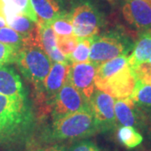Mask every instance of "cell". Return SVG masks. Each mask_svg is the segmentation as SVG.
<instances>
[{
    "instance_id": "1",
    "label": "cell",
    "mask_w": 151,
    "mask_h": 151,
    "mask_svg": "<svg viewBox=\"0 0 151 151\" xmlns=\"http://www.w3.org/2000/svg\"><path fill=\"white\" fill-rule=\"evenodd\" d=\"M34 115L27 98L0 94V146L24 139L32 129Z\"/></svg>"
},
{
    "instance_id": "2",
    "label": "cell",
    "mask_w": 151,
    "mask_h": 151,
    "mask_svg": "<svg viewBox=\"0 0 151 151\" xmlns=\"http://www.w3.org/2000/svg\"><path fill=\"white\" fill-rule=\"evenodd\" d=\"M97 131L94 115L89 108L54 120L49 137L55 141L72 140L91 136Z\"/></svg>"
},
{
    "instance_id": "3",
    "label": "cell",
    "mask_w": 151,
    "mask_h": 151,
    "mask_svg": "<svg viewBox=\"0 0 151 151\" xmlns=\"http://www.w3.org/2000/svg\"><path fill=\"white\" fill-rule=\"evenodd\" d=\"M15 63L23 76L34 85L35 91L42 86L52 66L50 58L39 45H28L19 49Z\"/></svg>"
},
{
    "instance_id": "4",
    "label": "cell",
    "mask_w": 151,
    "mask_h": 151,
    "mask_svg": "<svg viewBox=\"0 0 151 151\" xmlns=\"http://www.w3.org/2000/svg\"><path fill=\"white\" fill-rule=\"evenodd\" d=\"M71 63L68 62H55L44 80L42 86L38 90L37 97L40 103H41V112L46 113L52 109V105L56 95L64 86L69 75Z\"/></svg>"
},
{
    "instance_id": "5",
    "label": "cell",
    "mask_w": 151,
    "mask_h": 151,
    "mask_svg": "<svg viewBox=\"0 0 151 151\" xmlns=\"http://www.w3.org/2000/svg\"><path fill=\"white\" fill-rule=\"evenodd\" d=\"M128 51V45L119 38L95 36L92 40L89 61L97 67L113 58L126 55Z\"/></svg>"
},
{
    "instance_id": "6",
    "label": "cell",
    "mask_w": 151,
    "mask_h": 151,
    "mask_svg": "<svg viewBox=\"0 0 151 151\" xmlns=\"http://www.w3.org/2000/svg\"><path fill=\"white\" fill-rule=\"evenodd\" d=\"M90 108L89 102L66 80L55 98L52 105L53 121L70 113Z\"/></svg>"
},
{
    "instance_id": "7",
    "label": "cell",
    "mask_w": 151,
    "mask_h": 151,
    "mask_svg": "<svg viewBox=\"0 0 151 151\" xmlns=\"http://www.w3.org/2000/svg\"><path fill=\"white\" fill-rule=\"evenodd\" d=\"M74 35L81 39H92L99 32L100 18L89 4L77 6L70 14Z\"/></svg>"
},
{
    "instance_id": "8",
    "label": "cell",
    "mask_w": 151,
    "mask_h": 151,
    "mask_svg": "<svg viewBox=\"0 0 151 151\" xmlns=\"http://www.w3.org/2000/svg\"><path fill=\"white\" fill-rule=\"evenodd\" d=\"M115 100L111 95L95 89L89 100L90 108L97 123L98 130L108 131L115 128L117 121L114 112Z\"/></svg>"
},
{
    "instance_id": "9",
    "label": "cell",
    "mask_w": 151,
    "mask_h": 151,
    "mask_svg": "<svg viewBox=\"0 0 151 151\" xmlns=\"http://www.w3.org/2000/svg\"><path fill=\"white\" fill-rule=\"evenodd\" d=\"M136 81L134 70L128 65L95 86L98 90L111 95L113 98L126 99L134 92Z\"/></svg>"
},
{
    "instance_id": "10",
    "label": "cell",
    "mask_w": 151,
    "mask_h": 151,
    "mask_svg": "<svg viewBox=\"0 0 151 151\" xmlns=\"http://www.w3.org/2000/svg\"><path fill=\"white\" fill-rule=\"evenodd\" d=\"M97 67L90 61L71 63L67 80L89 102L96 89L95 76Z\"/></svg>"
},
{
    "instance_id": "11",
    "label": "cell",
    "mask_w": 151,
    "mask_h": 151,
    "mask_svg": "<svg viewBox=\"0 0 151 151\" xmlns=\"http://www.w3.org/2000/svg\"><path fill=\"white\" fill-rule=\"evenodd\" d=\"M123 14L127 22L138 29L151 30V4L147 0H126Z\"/></svg>"
},
{
    "instance_id": "12",
    "label": "cell",
    "mask_w": 151,
    "mask_h": 151,
    "mask_svg": "<svg viewBox=\"0 0 151 151\" xmlns=\"http://www.w3.org/2000/svg\"><path fill=\"white\" fill-rule=\"evenodd\" d=\"M0 94L13 98H27L21 78L8 65L0 67Z\"/></svg>"
},
{
    "instance_id": "13",
    "label": "cell",
    "mask_w": 151,
    "mask_h": 151,
    "mask_svg": "<svg viewBox=\"0 0 151 151\" xmlns=\"http://www.w3.org/2000/svg\"><path fill=\"white\" fill-rule=\"evenodd\" d=\"M30 2L36 14L40 27L51 24L63 13L56 0H30Z\"/></svg>"
},
{
    "instance_id": "14",
    "label": "cell",
    "mask_w": 151,
    "mask_h": 151,
    "mask_svg": "<svg viewBox=\"0 0 151 151\" xmlns=\"http://www.w3.org/2000/svg\"><path fill=\"white\" fill-rule=\"evenodd\" d=\"M2 15L5 20L17 14H24L38 24V18L30 0H0Z\"/></svg>"
},
{
    "instance_id": "15",
    "label": "cell",
    "mask_w": 151,
    "mask_h": 151,
    "mask_svg": "<svg viewBox=\"0 0 151 151\" xmlns=\"http://www.w3.org/2000/svg\"><path fill=\"white\" fill-rule=\"evenodd\" d=\"M151 57V30L142 31L133 50L132 54L128 57V64L134 70L138 65L145 62Z\"/></svg>"
},
{
    "instance_id": "16",
    "label": "cell",
    "mask_w": 151,
    "mask_h": 151,
    "mask_svg": "<svg viewBox=\"0 0 151 151\" xmlns=\"http://www.w3.org/2000/svg\"><path fill=\"white\" fill-rule=\"evenodd\" d=\"M136 105L129 97L126 99H117L114 103V112L116 121L122 126H139V122L135 112Z\"/></svg>"
},
{
    "instance_id": "17",
    "label": "cell",
    "mask_w": 151,
    "mask_h": 151,
    "mask_svg": "<svg viewBox=\"0 0 151 151\" xmlns=\"http://www.w3.org/2000/svg\"><path fill=\"white\" fill-rule=\"evenodd\" d=\"M128 65V56L124 55L113 58L97 66L95 76V85L103 82L109 76L124 69Z\"/></svg>"
},
{
    "instance_id": "18",
    "label": "cell",
    "mask_w": 151,
    "mask_h": 151,
    "mask_svg": "<svg viewBox=\"0 0 151 151\" xmlns=\"http://www.w3.org/2000/svg\"><path fill=\"white\" fill-rule=\"evenodd\" d=\"M130 98L136 106L151 110V85L136 81L134 90L131 94Z\"/></svg>"
},
{
    "instance_id": "19",
    "label": "cell",
    "mask_w": 151,
    "mask_h": 151,
    "mask_svg": "<svg viewBox=\"0 0 151 151\" xmlns=\"http://www.w3.org/2000/svg\"><path fill=\"white\" fill-rule=\"evenodd\" d=\"M118 139L128 149H134L143 142V136L132 126H122L118 131Z\"/></svg>"
},
{
    "instance_id": "20",
    "label": "cell",
    "mask_w": 151,
    "mask_h": 151,
    "mask_svg": "<svg viewBox=\"0 0 151 151\" xmlns=\"http://www.w3.org/2000/svg\"><path fill=\"white\" fill-rule=\"evenodd\" d=\"M50 25L56 36H70L74 35L70 14L63 12L51 23Z\"/></svg>"
},
{
    "instance_id": "21",
    "label": "cell",
    "mask_w": 151,
    "mask_h": 151,
    "mask_svg": "<svg viewBox=\"0 0 151 151\" xmlns=\"http://www.w3.org/2000/svg\"><path fill=\"white\" fill-rule=\"evenodd\" d=\"M40 31L41 46L50 57L58 49L56 45V35L50 24L40 27Z\"/></svg>"
},
{
    "instance_id": "22",
    "label": "cell",
    "mask_w": 151,
    "mask_h": 151,
    "mask_svg": "<svg viewBox=\"0 0 151 151\" xmlns=\"http://www.w3.org/2000/svg\"><path fill=\"white\" fill-rule=\"evenodd\" d=\"M92 40V38L78 40L76 47L68 57V60H70V63H81V62L89 61Z\"/></svg>"
},
{
    "instance_id": "23",
    "label": "cell",
    "mask_w": 151,
    "mask_h": 151,
    "mask_svg": "<svg viewBox=\"0 0 151 151\" xmlns=\"http://www.w3.org/2000/svg\"><path fill=\"white\" fill-rule=\"evenodd\" d=\"M0 42L22 48L25 45V39L12 28L5 26L0 29Z\"/></svg>"
},
{
    "instance_id": "24",
    "label": "cell",
    "mask_w": 151,
    "mask_h": 151,
    "mask_svg": "<svg viewBox=\"0 0 151 151\" xmlns=\"http://www.w3.org/2000/svg\"><path fill=\"white\" fill-rule=\"evenodd\" d=\"M78 43V38L73 35L70 36H56V45L60 51L65 56H70L74 51Z\"/></svg>"
},
{
    "instance_id": "25",
    "label": "cell",
    "mask_w": 151,
    "mask_h": 151,
    "mask_svg": "<svg viewBox=\"0 0 151 151\" xmlns=\"http://www.w3.org/2000/svg\"><path fill=\"white\" fill-rule=\"evenodd\" d=\"M19 49L16 46L0 42V67L11 63H15Z\"/></svg>"
},
{
    "instance_id": "26",
    "label": "cell",
    "mask_w": 151,
    "mask_h": 151,
    "mask_svg": "<svg viewBox=\"0 0 151 151\" xmlns=\"http://www.w3.org/2000/svg\"><path fill=\"white\" fill-rule=\"evenodd\" d=\"M133 70L137 81L147 85H151V64L149 61L143 62Z\"/></svg>"
},
{
    "instance_id": "27",
    "label": "cell",
    "mask_w": 151,
    "mask_h": 151,
    "mask_svg": "<svg viewBox=\"0 0 151 151\" xmlns=\"http://www.w3.org/2000/svg\"><path fill=\"white\" fill-rule=\"evenodd\" d=\"M70 151H103L93 142L83 140L76 143L71 147Z\"/></svg>"
},
{
    "instance_id": "28",
    "label": "cell",
    "mask_w": 151,
    "mask_h": 151,
    "mask_svg": "<svg viewBox=\"0 0 151 151\" xmlns=\"http://www.w3.org/2000/svg\"><path fill=\"white\" fill-rule=\"evenodd\" d=\"M34 151H67V148L61 145H52L39 148Z\"/></svg>"
},
{
    "instance_id": "29",
    "label": "cell",
    "mask_w": 151,
    "mask_h": 151,
    "mask_svg": "<svg viewBox=\"0 0 151 151\" xmlns=\"http://www.w3.org/2000/svg\"><path fill=\"white\" fill-rule=\"evenodd\" d=\"M5 26H7V23H6L5 19L4 18V16H2L0 14V29L5 27Z\"/></svg>"
},
{
    "instance_id": "30",
    "label": "cell",
    "mask_w": 151,
    "mask_h": 151,
    "mask_svg": "<svg viewBox=\"0 0 151 151\" xmlns=\"http://www.w3.org/2000/svg\"><path fill=\"white\" fill-rule=\"evenodd\" d=\"M147 61H149V62H150V64H151V57H150V59L148 60Z\"/></svg>"
},
{
    "instance_id": "31",
    "label": "cell",
    "mask_w": 151,
    "mask_h": 151,
    "mask_svg": "<svg viewBox=\"0 0 151 151\" xmlns=\"http://www.w3.org/2000/svg\"><path fill=\"white\" fill-rule=\"evenodd\" d=\"M0 14L2 15V12H1V4H0ZM3 16V15H2Z\"/></svg>"
},
{
    "instance_id": "32",
    "label": "cell",
    "mask_w": 151,
    "mask_h": 151,
    "mask_svg": "<svg viewBox=\"0 0 151 151\" xmlns=\"http://www.w3.org/2000/svg\"><path fill=\"white\" fill-rule=\"evenodd\" d=\"M147 1H148V2H150V3L151 4V0H147Z\"/></svg>"
}]
</instances>
